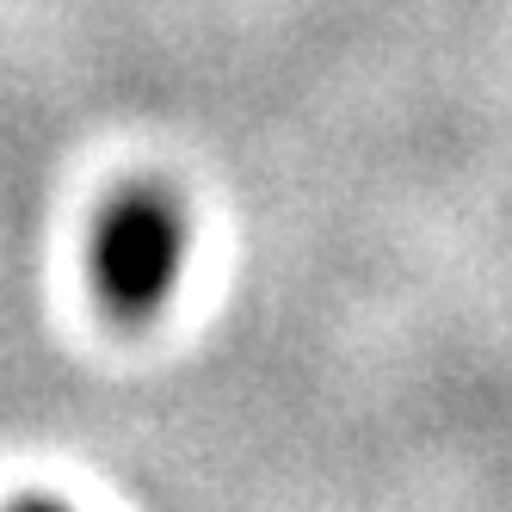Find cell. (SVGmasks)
<instances>
[{"label": "cell", "instance_id": "1", "mask_svg": "<svg viewBox=\"0 0 512 512\" xmlns=\"http://www.w3.org/2000/svg\"><path fill=\"white\" fill-rule=\"evenodd\" d=\"M179 210L161 192H124L99 223V247H93V278H99V303L118 321H142L155 315L161 297L173 290L179 272Z\"/></svg>", "mask_w": 512, "mask_h": 512}, {"label": "cell", "instance_id": "2", "mask_svg": "<svg viewBox=\"0 0 512 512\" xmlns=\"http://www.w3.org/2000/svg\"><path fill=\"white\" fill-rule=\"evenodd\" d=\"M13 512H62V506H50V500H19Z\"/></svg>", "mask_w": 512, "mask_h": 512}]
</instances>
